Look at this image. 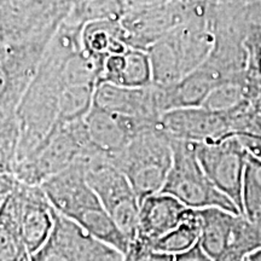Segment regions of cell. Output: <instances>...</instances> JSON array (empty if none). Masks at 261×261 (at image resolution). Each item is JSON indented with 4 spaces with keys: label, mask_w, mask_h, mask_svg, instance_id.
<instances>
[{
    "label": "cell",
    "mask_w": 261,
    "mask_h": 261,
    "mask_svg": "<svg viewBox=\"0 0 261 261\" xmlns=\"http://www.w3.org/2000/svg\"><path fill=\"white\" fill-rule=\"evenodd\" d=\"M55 210V208H54ZM32 261H125V254L55 210V226Z\"/></svg>",
    "instance_id": "obj_5"
},
{
    "label": "cell",
    "mask_w": 261,
    "mask_h": 261,
    "mask_svg": "<svg viewBox=\"0 0 261 261\" xmlns=\"http://www.w3.org/2000/svg\"><path fill=\"white\" fill-rule=\"evenodd\" d=\"M234 135L241 140L248 154L261 161V135H254V133L247 132H238L234 133Z\"/></svg>",
    "instance_id": "obj_23"
},
{
    "label": "cell",
    "mask_w": 261,
    "mask_h": 261,
    "mask_svg": "<svg viewBox=\"0 0 261 261\" xmlns=\"http://www.w3.org/2000/svg\"><path fill=\"white\" fill-rule=\"evenodd\" d=\"M93 106L106 112L159 123L165 114L163 90L151 86L143 89L99 84L96 86Z\"/></svg>",
    "instance_id": "obj_8"
},
{
    "label": "cell",
    "mask_w": 261,
    "mask_h": 261,
    "mask_svg": "<svg viewBox=\"0 0 261 261\" xmlns=\"http://www.w3.org/2000/svg\"><path fill=\"white\" fill-rule=\"evenodd\" d=\"M174 261H214L212 257L204 252L203 248L201 247L200 242L195 244L191 249L187 252L177 254L174 256Z\"/></svg>",
    "instance_id": "obj_25"
},
{
    "label": "cell",
    "mask_w": 261,
    "mask_h": 261,
    "mask_svg": "<svg viewBox=\"0 0 261 261\" xmlns=\"http://www.w3.org/2000/svg\"><path fill=\"white\" fill-rule=\"evenodd\" d=\"M0 261H21L29 254L19 231V210L12 202L0 205Z\"/></svg>",
    "instance_id": "obj_18"
},
{
    "label": "cell",
    "mask_w": 261,
    "mask_h": 261,
    "mask_svg": "<svg viewBox=\"0 0 261 261\" xmlns=\"http://www.w3.org/2000/svg\"><path fill=\"white\" fill-rule=\"evenodd\" d=\"M128 48L121 21L91 22L85 25L81 33V50L96 62L100 69L108 57L125 54Z\"/></svg>",
    "instance_id": "obj_14"
},
{
    "label": "cell",
    "mask_w": 261,
    "mask_h": 261,
    "mask_svg": "<svg viewBox=\"0 0 261 261\" xmlns=\"http://www.w3.org/2000/svg\"><path fill=\"white\" fill-rule=\"evenodd\" d=\"M159 127L171 139L191 143L217 142L233 135L230 117L203 107L182 108L163 114Z\"/></svg>",
    "instance_id": "obj_7"
},
{
    "label": "cell",
    "mask_w": 261,
    "mask_h": 261,
    "mask_svg": "<svg viewBox=\"0 0 261 261\" xmlns=\"http://www.w3.org/2000/svg\"><path fill=\"white\" fill-rule=\"evenodd\" d=\"M52 207L98 240L126 254L129 241L114 223L86 179L83 158L40 185Z\"/></svg>",
    "instance_id": "obj_1"
},
{
    "label": "cell",
    "mask_w": 261,
    "mask_h": 261,
    "mask_svg": "<svg viewBox=\"0 0 261 261\" xmlns=\"http://www.w3.org/2000/svg\"><path fill=\"white\" fill-rule=\"evenodd\" d=\"M125 14L122 0H74L65 22L84 28L91 22L121 21Z\"/></svg>",
    "instance_id": "obj_17"
},
{
    "label": "cell",
    "mask_w": 261,
    "mask_h": 261,
    "mask_svg": "<svg viewBox=\"0 0 261 261\" xmlns=\"http://www.w3.org/2000/svg\"><path fill=\"white\" fill-rule=\"evenodd\" d=\"M197 213L201 223V236L198 242L212 259L217 260L230 246L240 215L220 208L197 210Z\"/></svg>",
    "instance_id": "obj_15"
},
{
    "label": "cell",
    "mask_w": 261,
    "mask_h": 261,
    "mask_svg": "<svg viewBox=\"0 0 261 261\" xmlns=\"http://www.w3.org/2000/svg\"><path fill=\"white\" fill-rule=\"evenodd\" d=\"M21 261H32V259H31V255H29V254H27V255H25L23 259H22Z\"/></svg>",
    "instance_id": "obj_27"
},
{
    "label": "cell",
    "mask_w": 261,
    "mask_h": 261,
    "mask_svg": "<svg viewBox=\"0 0 261 261\" xmlns=\"http://www.w3.org/2000/svg\"><path fill=\"white\" fill-rule=\"evenodd\" d=\"M122 2L126 6V12H128L161 8V6L168 4L171 0H122Z\"/></svg>",
    "instance_id": "obj_24"
},
{
    "label": "cell",
    "mask_w": 261,
    "mask_h": 261,
    "mask_svg": "<svg viewBox=\"0 0 261 261\" xmlns=\"http://www.w3.org/2000/svg\"><path fill=\"white\" fill-rule=\"evenodd\" d=\"M148 52L151 62L152 85L167 89L184 77L177 50L169 34L156 41Z\"/></svg>",
    "instance_id": "obj_16"
},
{
    "label": "cell",
    "mask_w": 261,
    "mask_h": 261,
    "mask_svg": "<svg viewBox=\"0 0 261 261\" xmlns=\"http://www.w3.org/2000/svg\"><path fill=\"white\" fill-rule=\"evenodd\" d=\"M109 160L126 175L142 202L165 187L173 163L171 138L158 123L142 130L121 152Z\"/></svg>",
    "instance_id": "obj_2"
},
{
    "label": "cell",
    "mask_w": 261,
    "mask_h": 261,
    "mask_svg": "<svg viewBox=\"0 0 261 261\" xmlns=\"http://www.w3.org/2000/svg\"><path fill=\"white\" fill-rule=\"evenodd\" d=\"M248 260L249 261H261V249L250 254V255L248 256Z\"/></svg>",
    "instance_id": "obj_26"
},
{
    "label": "cell",
    "mask_w": 261,
    "mask_h": 261,
    "mask_svg": "<svg viewBox=\"0 0 261 261\" xmlns=\"http://www.w3.org/2000/svg\"><path fill=\"white\" fill-rule=\"evenodd\" d=\"M55 226V210L40 187L22 182L19 231L29 255L47 242Z\"/></svg>",
    "instance_id": "obj_10"
},
{
    "label": "cell",
    "mask_w": 261,
    "mask_h": 261,
    "mask_svg": "<svg viewBox=\"0 0 261 261\" xmlns=\"http://www.w3.org/2000/svg\"><path fill=\"white\" fill-rule=\"evenodd\" d=\"M156 125L146 120L106 112L94 106L85 117L91 144L109 159L121 152L142 130Z\"/></svg>",
    "instance_id": "obj_9"
},
{
    "label": "cell",
    "mask_w": 261,
    "mask_h": 261,
    "mask_svg": "<svg viewBox=\"0 0 261 261\" xmlns=\"http://www.w3.org/2000/svg\"><path fill=\"white\" fill-rule=\"evenodd\" d=\"M112 84L129 89L152 85V69L149 52L129 47L125 54L108 57L102 65L98 84Z\"/></svg>",
    "instance_id": "obj_12"
},
{
    "label": "cell",
    "mask_w": 261,
    "mask_h": 261,
    "mask_svg": "<svg viewBox=\"0 0 261 261\" xmlns=\"http://www.w3.org/2000/svg\"><path fill=\"white\" fill-rule=\"evenodd\" d=\"M201 236V223L197 210H192L187 220H184L177 228L161 238L149 242L155 250L167 254L184 253L198 243Z\"/></svg>",
    "instance_id": "obj_19"
},
{
    "label": "cell",
    "mask_w": 261,
    "mask_h": 261,
    "mask_svg": "<svg viewBox=\"0 0 261 261\" xmlns=\"http://www.w3.org/2000/svg\"><path fill=\"white\" fill-rule=\"evenodd\" d=\"M191 208L168 194L151 195L140 202L138 237L152 242L187 220Z\"/></svg>",
    "instance_id": "obj_11"
},
{
    "label": "cell",
    "mask_w": 261,
    "mask_h": 261,
    "mask_svg": "<svg viewBox=\"0 0 261 261\" xmlns=\"http://www.w3.org/2000/svg\"><path fill=\"white\" fill-rule=\"evenodd\" d=\"M202 168L214 187L226 195L243 215V185L248 151L236 135L217 142L196 143Z\"/></svg>",
    "instance_id": "obj_6"
},
{
    "label": "cell",
    "mask_w": 261,
    "mask_h": 261,
    "mask_svg": "<svg viewBox=\"0 0 261 261\" xmlns=\"http://www.w3.org/2000/svg\"><path fill=\"white\" fill-rule=\"evenodd\" d=\"M86 179L129 242L138 237L140 202L128 179L106 155L83 156Z\"/></svg>",
    "instance_id": "obj_4"
},
{
    "label": "cell",
    "mask_w": 261,
    "mask_h": 261,
    "mask_svg": "<svg viewBox=\"0 0 261 261\" xmlns=\"http://www.w3.org/2000/svg\"><path fill=\"white\" fill-rule=\"evenodd\" d=\"M225 81L224 75L205 61L177 85L165 89L166 113L182 108L202 107L212 91Z\"/></svg>",
    "instance_id": "obj_13"
},
{
    "label": "cell",
    "mask_w": 261,
    "mask_h": 261,
    "mask_svg": "<svg viewBox=\"0 0 261 261\" xmlns=\"http://www.w3.org/2000/svg\"><path fill=\"white\" fill-rule=\"evenodd\" d=\"M173 163L162 191L191 210L220 208L241 215L240 211L226 195L207 177L196 152V143L171 139Z\"/></svg>",
    "instance_id": "obj_3"
},
{
    "label": "cell",
    "mask_w": 261,
    "mask_h": 261,
    "mask_svg": "<svg viewBox=\"0 0 261 261\" xmlns=\"http://www.w3.org/2000/svg\"><path fill=\"white\" fill-rule=\"evenodd\" d=\"M173 254L155 250L144 238L137 237L129 242L128 249L125 254V261H174Z\"/></svg>",
    "instance_id": "obj_22"
},
{
    "label": "cell",
    "mask_w": 261,
    "mask_h": 261,
    "mask_svg": "<svg viewBox=\"0 0 261 261\" xmlns=\"http://www.w3.org/2000/svg\"><path fill=\"white\" fill-rule=\"evenodd\" d=\"M244 261H249V260H248V257H247V259H246V260H244Z\"/></svg>",
    "instance_id": "obj_28"
},
{
    "label": "cell",
    "mask_w": 261,
    "mask_h": 261,
    "mask_svg": "<svg viewBox=\"0 0 261 261\" xmlns=\"http://www.w3.org/2000/svg\"><path fill=\"white\" fill-rule=\"evenodd\" d=\"M96 86H64L61 93L58 125L83 121L93 107Z\"/></svg>",
    "instance_id": "obj_20"
},
{
    "label": "cell",
    "mask_w": 261,
    "mask_h": 261,
    "mask_svg": "<svg viewBox=\"0 0 261 261\" xmlns=\"http://www.w3.org/2000/svg\"><path fill=\"white\" fill-rule=\"evenodd\" d=\"M243 217L261 226V161L250 154L244 174Z\"/></svg>",
    "instance_id": "obj_21"
}]
</instances>
